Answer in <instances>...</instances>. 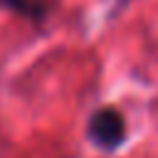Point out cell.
<instances>
[{
    "label": "cell",
    "mask_w": 158,
    "mask_h": 158,
    "mask_svg": "<svg viewBox=\"0 0 158 158\" xmlns=\"http://www.w3.org/2000/svg\"><path fill=\"white\" fill-rule=\"evenodd\" d=\"M86 138L99 151H106V153L118 151L126 143V121L121 111L114 106L96 109L86 121Z\"/></svg>",
    "instance_id": "1"
},
{
    "label": "cell",
    "mask_w": 158,
    "mask_h": 158,
    "mask_svg": "<svg viewBox=\"0 0 158 158\" xmlns=\"http://www.w3.org/2000/svg\"><path fill=\"white\" fill-rule=\"evenodd\" d=\"M0 7L30 20H42L47 15V5L42 0H0Z\"/></svg>",
    "instance_id": "2"
}]
</instances>
